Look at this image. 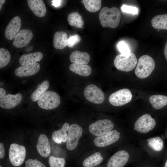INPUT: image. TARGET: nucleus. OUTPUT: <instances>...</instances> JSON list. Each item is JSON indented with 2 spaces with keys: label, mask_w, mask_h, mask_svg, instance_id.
<instances>
[{
  "label": "nucleus",
  "mask_w": 167,
  "mask_h": 167,
  "mask_svg": "<svg viewBox=\"0 0 167 167\" xmlns=\"http://www.w3.org/2000/svg\"><path fill=\"white\" fill-rule=\"evenodd\" d=\"M100 22L103 27L114 28L118 25L121 19L119 10L116 7H103L99 14Z\"/></svg>",
  "instance_id": "nucleus-1"
},
{
  "label": "nucleus",
  "mask_w": 167,
  "mask_h": 167,
  "mask_svg": "<svg viewBox=\"0 0 167 167\" xmlns=\"http://www.w3.org/2000/svg\"><path fill=\"white\" fill-rule=\"evenodd\" d=\"M155 67V63L153 59L148 55H144L138 60L135 74L139 78H145L151 74Z\"/></svg>",
  "instance_id": "nucleus-2"
},
{
  "label": "nucleus",
  "mask_w": 167,
  "mask_h": 167,
  "mask_svg": "<svg viewBox=\"0 0 167 167\" xmlns=\"http://www.w3.org/2000/svg\"><path fill=\"white\" fill-rule=\"evenodd\" d=\"M137 60L135 55L130 53L117 55L114 60V65L118 70L126 72L131 71L135 67Z\"/></svg>",
  "instance_id": "nucleus-3"
},
{
  "label": "nucleus",
  "mask_w": 167,
  "mask_h": 167,
  "mask_svg": "<svg viewBox=\"0 0 167 167\" xmlns=\"http://www.w3.org/2000/svg\"><path fill=\"white\" fill-rule=\"evenodd\" d=\"M38 105L41 108L50 110L57 107L60 103V98L56 92L48 91L45 92L38 101Z\"/></svg>",
  "instance_id": "nucleus-4"
},
{
  "label": "nucleus",
  "mask_w": 167,
  "mask_h": 167,
  "mask_svg": "<svg viewBox=\"0 0 167 167\" xmlns=\"http://www.w3.org/2000/svg\"><path fill=\"white\" fill-rule=\"evenodd\" d=\"M26 155V149L23 146L15 143L10 145L9 156L12 165L18 166L22 165L25 160Z\"/></svg>",
  "instance_id": "nucleus-5"
},
{
  "label": "nucleus",
  "mask_w": 167,
  "mask_h": 167,
  "mask_svg": "<svg viewBox=\"0 0 167 167\" xmlns=\"http://www.w3.org/2000/svg\"><path fill=\"white\" fill-rule=\"evenodd\" d=\"M132 98L131 91L127 88L118 90L109 96V103L115 106H121L129 102Z\"/></svg>",
  "instance_id": "nucleus-6"
},
{
  "label": "nucleus",
  "mask_w": 167,
  "mask_h": 167,
  "mask_svg": "<svg viewBox=\"0 0 167 167\" xmlns=\"http://www.w3.org/2000/svg\"><path fill=\"white\" fill-rule=\"evenodd\" d=\"M82 132L83 130L79 125L73 124L70 126L66 143V148L68 150L71 151L76 148Z\"/></svg>",
  "instance_id": "nucleus-7"
},
{
  "label": "nucleus",
  "mask_w": 167,
  "mask_h": 167,
  "mask_svg": "<svg viewBox=\"0 0 167 167\" xmlns=\"http://www.w3.org/2000/svg\"><path fill=\"white\" fill-rule=\"evenodd\" d=\"M113 126V123L111 120L104 119L98 120L91 124L88 129L91 133L98 136L112 130Z\"/></svg>",
  "instance_id": "nucleus-8"
},
{
  "label": "nucleus",
  "mask_w": 167,
  "mask_h": 167,
  "mask_svg": "<svg viewBox=\"0 0 167 167\" xmlns=\"http://www.w3.org/2000/svg\"><path fill=\"white\" fill-rule=\"evenodd\" d=\"M156 125L155 120L150 114H146L136 120L134 124V129L141 133H146L153 129Z\"/></svg>",
  "instance_id": "nucleus-9"
},
{
  "label": "nucleus",
  "mask_w": 167,
  "mask_h": 167,
  "mask_svg": "<svg viewBox=\"0 0 167 167\" xmlns=\"http://www.w3.org/2000/svg\"><path fill=\"white\" fill-rule=\"evenodd\" d=\"M84 95L87 100L95 104L102 103L105 99L103 92L96 86L91 84L88 85L84 90Z\"/></svg>",
  "instance_id": "nucleus-10"
},
{
  "label": "nucleus",
  "mask_w": 167,
  "mask_h": 167,
  "mask_svg": "<svg viewBox=\"0 0 167 167\" xmlns=\"http://www.w3.org/2000/svg\"><path fill=\"white\" fill-rule=\"evenodd\" d=\"M120 133L116 130H111L101 136L96 137L94 140L95 145L103 147L111 144L119 139Z\"/></svg>",
  "instance_id": "nucleus-11"
},
{
  "label": "nucleus",
  "mask_w": 167,
  "mask_h": 167,
  "mask_svg": "<svg viewBox=\"0 0 167 167\" xmlns=\"http://www.w3.org/2000/svg\"><path fill=\"white\" fill-rule=\"evenodd\" d=\"M33 35L32 32L28 29L19 31L14 38L13 44L18 48H22L27 45L32 39Z\"/></svg>",
  "instance_id": "nucleus-12"
},
{
  "label": "nucleus",
  "mask_w": 167,
  "mask_h": 167,
  "mask_svg": "<svg viewBox=\"0 0 167 167\" xmlns=\"http://www.w3.org/2000/svg\"><path fill=\"white\" fill-rule=\"evenodd\" d=\"M129 157V154L126 151H118L109 158L107 167H123L128 162Z\"/></svg>",
  "instance_id": "nucleus-13"
},
{
  "label": "nucleus",
  "mask_w": 167,
  "mask_h": 167,
  "mask_svg": "<svg viewBox=\"0 0 167 167\" xmlns=\"http://www.w3.org/2000/svg\"><path fill=\"white\" fill-rule=\"evenodd\" d=\"M22 95L18 93L14 95L9 94L5 95L0 99V106L6 109L14 108L21 102Z\"/></svg>",
  "instance_id": "nucleus-14"
},
{
  "label": "nucleus",
  "mask_w": 167,
  "mask_h": 167,
  "mask_svg": "<svg viewBox=\"0 0 167 167\" xmlns=\"http://www.w3.org/2000/svg\"><path fill=\"white\" fill-rule=\"evenodd\" d=\"M21 25V21L20 17L19 16L14 17L6 28L4 32L6 38L9 40L13 39L19 31Z\"/></svg>",
  "instance_id": "nucleus-15"
},
{
  "label": "nucleus",
  "mask_w": 167,
  "mask_h": 167,
  "mask_svg": "<svg viewBox=\"0 0 167 167\" xmlns=\"http://www.w3.org/2000/svg\"><path fill=\"white\" fill-rule=\"evenodd\" d=\"M40 66L38 63L22 66L16 68L15 73L17 76L24 77L34 75L39 71Z\"/></svg>",
  "instance_id": "nucleus-16"
},
{
  "label": "nucleus",
  "mask_w": 167,
  "mask_h": 167,
  "mask_svg": "<svg viewBox=\"0 0 167 167\" xmlns=\"http://www.w3.org/2000/svg\"><path fill=\"white\" fill-rule=\"evenodd\" d=\"M36 147L38 153L41 156L47 157L49 155L50 145L47 137L45 134H41L39 136Z\"/></svg>",
  "instance_id": "nucleus-17"
},
{
  "label": "nucleus",
  "mask_w": 167,
  "mask_h": 167,
  "mask_svg": "<svg viewBox=\"0 0 167 167\" xmlns=\"http://www.w3.org/2000/svg\"><path fill=\"white\" fill-rule=\"evenodd\" d=\"M28 5L33 12L36 16H44L46 13V6L42 0H28Z\"/></svg>",
  "instance_id": "nucleus-18"
},
{
  "label": "nucleus",
  "mask_w": 167,
  "mask_h": 167,
  "mask_svg": "<svg viewBox=\"0 0 167 167\" xmlns=\"http://www.w3.org/2000/svg\"><path fill=\"white\" fill-rule=\"evenodd\" d=\"M43 54L40 52L24 54L19 59V62L22 66L32 64L40 61L43 57Z\"/></svg>",
  "instance_id": "nucleus-19"
},
{
  "label": "nucleus",
  "mask_w": 167,
  "mask_h": 167,
  "mask_svg": "<svg viewBox=\"0 0 167 167\" xmlns=\"http://www.w3.org/2000/svg\"><path fill=\"white\" fill-rule=\"evenodd\" d=\"M70 59L73 63L87 65L90 61V56L87 52L76 50L71 53Z\"/></svg>",
  "instance_id": "nucleus-20"
},
{
  "label": "nucleus",
  "mask_w": 167,
  "mask_h": 167,
  "mask_svg": "<svg viewBox=\"0 0 167 167\" xmlns=\"http://www.w3.org/2000/svg\"><path fill=\"white\" fill-rule=\"evenodd\" d=\"M69 124L65 123L60 129L54 131L52 135L53 140L56 143L60 144L62 142H65L67 141L68 131L69 127Z\"/></svg>",
  "instance_id": "nucleus-21"
},
{
  "label": "nucleus",
  "mask_w": 167,
  "mask_h": 167,
  "mask_svg": "<svg viewBox=\"0 0 167 167\" xmlns=\"http://www.w3.org/2000/svg\"><path fill=\"white\" fill-rule=\"evenodd\" d=\"M68 36L63 31H58L55 33L53 39V45L56 49H61L67 46Z\"/></svg>",
  "instance_id": "nucleus-22"
},
{
  "label": "nucleus",
  "mask_w": 167,
  "mask_h": 167,
  "mask_svg": "<svg viewBox=\"0 0 167 167\" xmlns=\"http://www.w3.org/2000/svg\"><path fill=\"white\" fill-rule=\"evenodd\" d=\"M69 69L78 75L86 77L89 75L92 72L91 67L88 65L73 63L70 65Z\"/></svg>",
  "instance_id": "nucleus-23"
},
{
  "label": "nucleus",
  "mask_w": 167,
  "mask_h": 167,
  "mask_svg": "<svg viewBox=\"0 0 167 167\" xmlns=\"http://www.w3.org/2000/svg\"><path fill=\"white\" fill-rule=\"evenodd\" d=\"M103 160L101 153L96 152L86 158L83 162V165L84 167H93L99 165Z\"/></svg>",
  "instance_id": "nucleus-24"
},
{
  "label": "nucleus",
  "mask_w": 167,
  "mask_h": 167,
  "mask_svg": "<svg viewBox=\"0 0 167 167\" xmlns=\"http://www.w3.org/2000/svg\"><path fill=\"white\" fill-rule=\"evenodd\" d=\"M149 101L153 108L159 109L167 105V96L157 94L152 95Z\"/></svg>",
  "instance_id": "nucleus-25"
},
{
  "label": "nucleus",
  "mask_w": 167,
  "mask_h": 167,
  "mask_svg": "<svg viewBox=\"0 0 167 167\" xmlns=\"http://www.w3.org/2000/svg\"><path fill=\"white\" fill-rule=\"evenodd\" d=\"M151 24L156 29L167 30V14L155 16L152 19Z\"/></svg>",
  "instance_id": "nucleus-26"
},
{
  "label": "nucleus",
  "mask_w": 167,
  "mask_h": 167,
  "mask_svg": "<svg viewBox=\"0 0 167 167\" xmlns=\"http://www.w3.org/2000/svg\"><path fill=\"white\" fill-rule=\"evenodd\" d=\"M67 21L71 26L78 28H83L84 22L80 14L77 12H73L68 15Z\"/></svg>",
  "instance_id": "nucleus-27"
},
{
  "label": "nucleus",
  "mask_w": 167,
  "mask_h": 167,
  "mask_svg": "<svg viewBox=\"0 0 167 167\" xmlns=\"http://www.w3.org/2000/svg\"><path fill=\"white\" fill-rule=\"evenodd\" d=\"M49 85V83L47 80H45L38 84L36 90L31 95V100L34 101H38L41 96L48 89Z\"/></svg>",
  "instance_id": "nucleus-28"
},
{
  "label": "nucleus",
  "mask_w": 167,
  "mask_h": 167,
  "mask_svg": "<svg viewBox=\"0 0 167 167\" xmlns=\"http://www.w3.org/2000/svg\"><path fill=\"white\" fill-rule=\"evenodd\" d=\"M81 2L83 3L87 10L92 12L99 11L101 4V0H83Z\"/></svg>",
  "instance_id": "nucleus-29"
},
{
  "label": "nucleus",
  "mask_w": 167,
  "mask_h": 167,
  "mask_svg": "<svg viewBox=\"0 0 167 167\" xmlns=\"http://www.w3.org/2000/svg\"><path fill=\"white\" fill-rule=\"evenodd\" d=\"M147 141L149 146L155 151H160L164 148L163 141L159 137H154L148 139Z\"/></svg>",
  "instance_id": "nucleus-30"
},
{
  "label": "nucleus",
  "mask_w": 167,
  "mask_h": 167,
  "mask_svg": "<svg viewBox=\"0 0 167 167\" xmlns=\"http://www.w3.org/2000/svg\"><path fill=\"white\" fill-rule=\"evenodd\" d=\"M11 54L7 50L3 48L0 49V68L6 66L11 59Z\"/></svg>",
  "instance_id": "nucleus-31"
},
{
  "label": "nucleus",
  "mask_w": 167,
  "mask_h": 167,
  "mask_svg": "<svg viewBox=\"0 0 167 167\" xmlns=\"http://www.w3.org/2000/svg\"><path fill=\"white\" fill-rule=\"evenodd\" d=\"M48 162L50 167H64L66 161L64 158L51 156L49 157Z\"/></svg>",
  "instance_id": "nucleus-32"
},
{
  "label": "nucleus",
  "mask_w": 167,
  "mask_h": 167,
  "mask_svg": "<svg viewBox=\"0 0 167 167\" xmlns=\"http://www.w3.org/2000/svg\"><path fill=\"white\" fill-rule=\"evenodd\" d=\"M25 167H46L41 162L36 159H29L25 161Z\"/></svg>",
  "instance_id": "nucleus-33"
},
{
  "label": "nucleus",
  "mask_w": 167,
  "mask_h": 167,
  "mask_svg": "<svg viewBox=\"0 0 167 167\" xmlns=\"http://www.w3.org/2000/svg\"><path fill=\"white\" fill-rule=\"evenodd\" d=\"M80 40L81 37L78 35H71L68 38L67 46L69 47H72L78 44Z\"/></svg>",
  "instance_id": "nucleus-34"
},
{
  "label": "nucleus",
  "mask_w": 167,
  "mask_h": 167,
  "mask_svg": "<svg viewBox=\"0 0 167 167\" xmlns=\"http://www.w3.org/2000/svg\"><path fill=\"white\" fill-rule=\"evenodd\" d=\"M117 47L121 54H126L130 53L129 46L124 41H120L118 44Z\"/></svg>",
  "instance_id": "nucleus-35"
},
{
  "label": "nucleus",
  "mask_w": 167,
  "mask_h": 167,
  "mask_svg": "<svg viewBox=\"0 0 167 167\" xmlns=\"http://www.w3.org/2000/svg\"><path fill=\"white\" fill-rule=\"evenodd\" d=\"M122 11L125 13L133 15L137 14L138 13V8L134 6L123 5L121 7Z\"/></svg>",
  "instance_id": "nucleus-36"
},
{
  "label": "nucleus",
  "mask_w": 167,
  "mask_h": 167,
  "mask_svg": "<svg viewBox=\"0 0 167 167\" xmlns=\"http://www.w3.org/2000/svg\"><path fill=\"white\" fill-rule=\"evenodd\" d=\"M5 154V150L4 145L2 143H0V158H2Z\"/></svg>",
  "instance_id": "nucleus-37"
},
{
  "label": "nucleus",
  "mask_w": 167,
  "mask_h": 167,
  "mask_svg": "<svg viewBox=\"0 0 167 167\" xmlns=\"http://www.w3.org/2000/svg\"><path fill=\"white\" fill-rule=\"evenodd\" d=\"M62 1V0H53L52 2V5L55 7H58L60 5Z\"/></svg>",
  "instance_id": "nucleus-38"
},
{
  "label": "nucleus",
  "mask_w": 167,
  "mask_h": 167,
  "mask_svg": "<svg viewBox=\"0 0 167 167\" xmlns=\"http://www.w3.org/2000/svg\"><path fill=\"white\" fill-rule=\"evenodd\" d=\"M6 92L4 89L2 88H0V98H2L5 95Z\"/></svg>",
  "instance_id": "nucleus-39"
},
{
  "label": "nucleus",
  "mask_w": 167,
  "mask_h": 167,
  "mask_svg": "<svg viewBox=\"0 0 167 167\" xmlns=\"http://www.w3.org/2000/svg\"><path fill=\"white\" fill-rule=\"evenodd\" d=\"M164 55L166 59L167 60V41H166L165 44L164 51Z\"/></svg>",
  "instance_id": "nucleus-40"
},
{
  "label": "nucleus",
  "mask_w": 167,
  "mask_h": 167,
  "mask_svg": "<svg viewBox=\"0 0 167 167\" xmlns=\"http://www.w3.org/2000/svg\"><path fill=\"white\" fill-rule=\"evenodd\" d=\"M33 48L32 46H27L25 49V51L27 52H30L33 50Z\"/></svg>",
  "instance_id": "nucleus-41"
},
{
  "label": "nucleus",
  "mask_w": 167,
  "mask_h": 167,
  "mask_svg": "<svg viewBox=\"0 0 167 167\" xmlns=\"http://www.w3.org/2000/svg\"><path fill=\"white\" fill-rule=\"evenodd\" d=\"M6 1L5 0H0V10H1V9L2 7V5L4 4Z\"/></svg>",
  "instance_id": "nucleus-42"
},
{
  "label": "nucleus",
  "mask_w": 167,
  "mask_h": 167,
  "mask_svg": "<svg viewBox=\"0 0 167 167\" xmlns=\"http://www.w3.org/2000/svg\"><path fill=\"white\" fill-rule=\"evenodd\" d=\"M164 167H167V159L165 163Z\"/></svg>",
  "instance_id": "nucleus-43"
},
{
  "label": "nucleus",
  "mask_w": 167,
  "mask_h": 167,
  "mask_svg": "<svg viewBox=\"0 0 167 167\" xmlns=\"http://www.w3.org/2000/svg\"><path fill=\"white\" fill-rule=\"evenodd\" d=\"M0 86H2L3 85V84L2 82H0Z\"/></svg>",
  "instance_id": "nucleus-44"
},
{
  "label": "nucleus",
  "mask_w": 167,
  "mask_h": 167,
  "mask_svg": "<svg viewBox=\"0 0 167 167\" xmlns=\"http://www.w3.org/2000/svg\"><path fill=\"white\" fill-rule=\"evenodd\" d=\"M0 167H2L1 165L0 166Z\"/></svg>",
  "instance_id": "nucleus-45"
},
{
  "label": "nucleus",
  "mask_w": 167,
  "mask_h": 167,
  "mask_svg": "<svg viewBox=\"0 0 167 167\" xmlns=\"http://www.w3.org/2000/svg\"></svg>",
  "instance_id": "nucleus-46"
}]
</instances>
